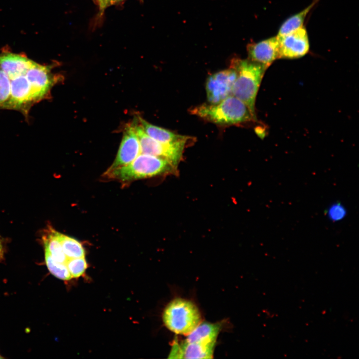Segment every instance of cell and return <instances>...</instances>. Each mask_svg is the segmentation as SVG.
I'll use <instances>...</instances> for the list:
<instances>
[{"label": "cell", "instance_id": "3957f363", "mask_svg": "<svg viewBox=\"0 0 359 359\" xmlns=\"http://www.w3.org/2000/svg\"><path fill=\"white\" fill-rule=\"evenodd\" d=\"M177 168L170 162L156 156L140 154L127 165L107 170L105 175L110 178L127 182L170 174Z\"/></svg>", "mask_w": 359, "mask_h": 359}, {"label": "cell", "instance_id": "30bf717a", "mask_svg": "<svg viewBox=\"0 0 359 359\" xmlns=\"http://www.w3.org/2000/svg\"><path fill=\"white\" fill-rule=\"evenodd\" d=\"M140 154V143L133 123L125 127L116 158L108 170L128 165Z\"/></svg>", "mask_w": 359, "mask_h": 359}, {"label": "cell", "instance_id": "ffe728a7", "mask_svg": "<svg viewBox=\"0 0 359 359\" xmlns=\"http://www.w3.org/2000/svg\"><path fill=\"white\" fill-rule=\"evenodd\" d=\"M10 81L6 73L0 68V108H3L10 96Z\"/></svg>", "mask_w": 359, "mask_h": 359}, {"label": "cell", "instance_id": "2e32d148", "mask_svg": "<svg viewBox=\"0 0 359 359\" xmlns=\"http://www.w3.org/2000/svg\"><path fill=\"white\" fill-rule=\"evenodd\" d=\"M46 237L43 239L44 249L56 261L65 263L67 258L64 254L61 244L57 236L56 231L51 229Z\"/></svg>", "mask_w": 359, "mask_h": 359}, {"label": "cell", "instance_id": "9a60e30c", "mask_svg": "<svg viewBox=\"0 0 359 359\" xmlns=\"http://www.w3.org/2000/svg\"><path fill=\"white\" fill-rule=\"evenodd\" d=\"M318 0H314L305 9L287 18L281 25L277 36H282L303 27L307 15Z\"/></svg>", "mask_w": 359, "mask_h": 359}, {"label": "cell", "instance_id": "7402d4cb", "mask_svg": "<svg viewBox=\"0 0 359 359\" xmlns=\"http://www.w3.org/2000/svg\"><path fill=\"white\" fill-rule=\"evenodd\" d=\"M343 213V209L338 206L333 207L330 209V215L332 218L335 219L341 218Z\"/></svg>", "mask_w": 359, "mask_h": 359}, {"label": "cell", "instance_id": "ba28073f", "mask_svg": "<svg viewBox=\"0 0 359 359\" xmlns=\"http://www.w3.org/2000/svg\"><path fill=\"white\" fill-rule=\"evenodd\" d=\"M51 66L34 61L25 74L33 89L36 101L46 96L57 80L55 76L51 73Z\"/></svg>", "mask_w": 359, "mask_h": 359}, {"label": "cell", "instance_id": "d6986e66", "mask_svg": "<svg viewBox=\"0 0 359 359\" xmlns=\"http://www.w3.org/2000/svg\"><path fill=\"white\" fill-rule=\"evenodd\" d=\"M65 264L72 278L79 277L87 268L85 257L68 258Z\"/></svg>", "mask_w": 359, "mask_h": 359}, {"label": "cell", "instance_id": "ac0fdd59", "mask_svg": "<svg viewBox=\"0 0 359 359\" xmlns=\"http://www.w3.org/2000/svg\"><path fill=\"white\" fill-rule=\"evenodd\" d=\"M44 256L46 266L52 275L62 280H69L71 279L72 277L65 263L55 261L45 249Z\"/></svg>", "mask_w": 359, "mask_h": 359}, {"label": "cell", "instance_id": "5bb4252c", "mask_svg": "<svg viewBox=\"0 0 359 359\" xmlns=\"http://www.w3.org/2000/svg\"><path fill=\"white\" fill-rule=\"evenodd\" d=\"M138 123L149 137L164 143H169L188 139L190 137L180 135L169 130L153 125L142 118L138 117Z\"/></svg>", "mask_w": 359, "mask_h": 359}, {"label": "cell", "instance_id": "277c9868", "mask_svg": "<svg viewBox=\"0 0 359 359\" xmlns=\"http://www.w3.org/2000/svg\"><path fill=\"white\" fill-rule=\"evenodd\" d=\"M163 319L170 331L177 334L188 335L201 323V315L192 302L177 298L166 307Z\"/></svg>", "mask_w": 359, "mask_h": 359}, {"label": "cell", "instance_id": "5b68a950", "mask_svg": "<svg viewBox=\"0 0 359 359\" xmlns=\"http://www.w3.org/2000/svg\"><path fill=\"white\" fill-rule=\"evenodd\" d=\"M134 124L140 143L141 154L163 158L177 168L188 139L169 143L160 142L146 134L138 122Z\"/></svg>", "mask_w": 359, "mask_h": 359}, {"label": "cell", "instance_id": "e0dca14e", "mask_svg": "<svg viewBox=\"0 0 359 359\" xmlns=\"http://www.w3.org/2000/svg\"><path fill=\"white\" fill-rule=\"evenodd\" d=\"M56 234L67 258L85 257L84 249L79 241L58 231Z\"/></svg>", "mask_w": 359, "mask_h": 359}, {"label": "cell", "instance_id": "cb8c5ba5", "mask_svg": "<svg viewBox=\"0 0 359 359\" xmlns=\"http://www.w3.org/2000/svg\"><path fill=\"white\" fill-rule=\"evenodd\" d=\"M1 358H2V357H1L0 356V359H1Z\"/></svg>", "mask_w": 359, "mask_h": 359}, {"label": "cell", "instance_id": "9c48e42d", "mask_svg": "<svg viewBox=\"0 0 359 359\" xmlns=\"http://www.w3.org/2000/svg\"><path fill=\"white\" fill-rule=\"evenodd\" d=\"M10 81V96L3 108L24 110L36 102L25 74L15 77Z\"/></svg>", "mask_w": 359, "mask_h": 359}, {"label": "cell", "instance_id": "4fadbf2b", "mask_svg": "<svg viewBox=\"0 0 359 359\" xmlns=\"http://www.w3.org/2000/svg\"><path fill=\"white\" fill-rule=\"evenodd\" d=\"M33 62V60L23 54L8 51L0 54V68L9 79L25 74Z\"/></svg>", "mask_w": 359, "mask_h": 359}, {"label": "cell", "instance_id": "8fae6325", "mask_svg": "<svg viewBox=\"0 0 359 359\" xmlns=\"http://www.w3.org/2000/svg\"><path fill=\"white\" fill-rule=\"evenodd\" d=\"M248 59L267 68L279 58L278 37L274 36L247 46Z\"/></svg>", "mask_w": 359, "mask_h": 359}, {"label": "cell", "instance_id": "603a6c76", "mask_svg": "<svg viewBox=\"0 0 359 359\" xmlns=\"http://www.w3.org/2000/svg\"><path fill=\"white\" fill-rule=\"evenodd\" d=\"M4 249L3 244V241L0 236V260H2L4 259Z\"/></svg>", "mask_w": 359, "mask_h": 359}, {"label": "cell", "instance_id": "7a4b0ae2", "mask_svg": "<svg viewBox=\"0 0 359 359\" xmlns=\"http://www.w3.org/2000/svg\"><path fill=\"white\" fill-rule=\"evenodd\" d=\"M230 67L237 72L231 95L242 101L248 107L253 117L257 119L256 98L265 72L268 68L248 58L235 59L232 61Z\"/></svg>", "mask_w": 359, "mask_h": 359}, {"label": "cell", "instance_id": "8992f818", "mask_svg": "<svg viewBox=\"0 0 359 359\" xmlns=\"http://www.w3.org/2000/svg\"><path fill=\"white\" fill-rule=\"evenodd\" d=\"M236 76V71L231 67L209 76L205 83L208 103H219L231 95Z\"/></svg>", "mask_w": 359, "mask_h": 359}, {"label": "cell", "instance_id": "52a82bcc", "mask_svg": "<svg viewBox=\"0 0 359 359\" xmlns=\"http://www.w3.org/2000/svg\"><path fill=\"white\" fill-rule=\"evenodd\" d=\"M277 36L279 43V58H300L309 50L307 32L303 27L287 35Z\"/></svg>", "mask_w": 359, "mask_h": 359}, {"label": "cell", "instance_id": "6da1fadb", "mask_svg": "<svg viewBox=\"0 0 359 359\" xmlns=\"http://www.w3.org/2000/svg\"><path fill=\"white\" fill-rule=\"evenodd\" d=\"M192 115L222 126L255 122L257 119L240 100L230 95L216 104H203L190 111Z\"/></svg>", "mask_w": 359, "mask_h": 359}, {"label": "cell", "instance_id": "7c38bea8", "mask_svg": "<svg viewBox=\"0 0 359 359\" xmlns=\"http://www.w3.org/2000/svg\"><path fill=\"white\" fill-rule=\"evenodd\" d=\"M214 346L199 342H188L185 340L180 343L175 342L172 345L169 358L211 359Z\"/></svg>", "mask_w": 359, "mask_h": 359}, {"label": "cell", "instance_id": "44dd1931", "mask_svg": "<svg viewBox=\"0 0 359 359\" xmlns=\"http://www.w3.org/2000/svg\"><path fill=\"white\" fill-rule=\"evenodd\" d=\"M121 0H97L100 12L102 13L107 7Z\"/></svg>", "mask_w": 359, "mask_h": 359}]
</instances>
